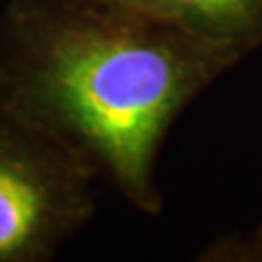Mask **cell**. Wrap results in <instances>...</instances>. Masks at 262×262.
I'll return each instance as SVG.
<instances>
[{
	"label": "cell",
	"instance_id": "4",
	"mask_svg": "<svg viewBox=\"0 0 262 262\" xmlns=\"http://www.w3.org/2000/svg\"><path fill=\"white\" fill-rule=\"evenodd\" d=\"M208 260H245V262H260L262 260V225L247 238H229L219 241L208 251Z\"/></svg>",
	"mask_w": 262,
	"mask_h": 262
},
{
	"label": "cell",
	"instance_id": "1",
	"mask_svg": "<svg viewBox=\"0 0 262 262\" xmlns=\"http://www.w3.org/2000/svg\"><path fill=\"white\" fill-rule=\"evenodd\" d=\"M247 55L158 13L83 0H9L0 110L79 155L144 214H160L170 125Z\"/></svg>",
	"mask_w": 262,
	"mask_h": 262
},
{
	"label": "cell",
	"instance_id": "3",
	"mask_svg": "<svg viewBox=\"0 0 262 262\" xmlns=\"http://www.w3.org/2000/svg\"><path fill=\"white\" fill-rule=\"evenodd\" d=\"M153 13L243 55L262 44V0H151Z\"/></svg>",
	"mask_w": 262,
	"mask_h": 262
},
{
	"label": "cell",
	"instance_id": "2",
	"mask_svg": "<svg viewBox=\"0 0 262 262\" xmlns=\"http://www.w3.org/2000/svg\"><path fill=\"white\" fill-rule=\"evenodd\" d=\"M94 170L0 110V262H44L94 216Z\"/></svg>",
	"mask_w": 262,
	"mask_h": 262
},
{
	"label": "cell",
	"instance_id": "5",
	"mask_svg": "<svg viewBox=\"0 0 262 262\" xmlns=\"http://www.w3.org/2000/svg\"><path fill=\"white\" fill-rule=\"evenodd\" d=\"M83 3L107 5V7H122V9H140V11H151L153 13L151 0H83Z\"/></svg>",
	"mask_w": 262,
	"mask_h": 262
}]
</instances>
